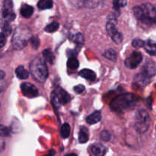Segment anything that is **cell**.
Listing matches in <instances>:
<instances>
[{
	"label": "cell",
	"mask_w": 156,
	"mask_h": 156,
	"mask_svg": "<svg viewBox=\"0 0 156 156\" xmlns=\"http://www.w3.org/2000/svg\"><path fill=\"white\" fill-rule=\"evenodd\" d=\"M133 11L141 25L147 27L153 24H156V5L151 3H144L134 7Z\"/></svg>",
	"instance_id": "obj_1"
},
{
	"label": "cell",
	"mask_w": 156,
	"mask_h": 156,
	"mask_svg": "<svg viewBox=\"0 0 156 156\" xmlns=\"http://www.w3.org/2000/svg\"><path fill=\"white\" fill-rule=\"evenodd\" d=\"M138 99L133 94H123L117 96L111 103V108L117 112L130 111L136 106Z\"/></svg>",
	"instance_id": "obj_2"
},
{
	"label": "cell",
	"mask_w": 156,
	"mask_h": 156,
	"mask_svg": "<svg viewBox=\"0 0 156 156\" xmlns=\"http://www.w3.org/2000/svg\"><path fill=\"white\" fill-rule=\"evenodd\" d=\"M30 73L39 82H43L48 77V69L44 59L36 58L30 64Z\"/></svg>",
	"instance_id": "obj_3"
},
{
	"label": "cell",
	"mask_w": 156,
	"mask_h": 156,
	"mask_svg": "<svg viewBox=\"0 0 156 156\" xmlns=\"http://www.w3.org/2000/svg\"><path fill=\"white\" fill-rule=\"evenodd\" d=\"M150 124V117L147 111L141 109L136 114L134 127L138 133H144L148 130Z\"/></svg>",
	"instance_id": "obj_4"
},
{
	"label": "cell",
	"mask_w": 156,
	"mask_h": 156,
	"mask_svg": "<svg viewBox=\"0 0 156 156\" xmlns=\"http://www.w3.org/2000/svg\"><path fill=\"white\" fill-rule=\"evenodd\" d=\"M30 31L25 27L17 28L12 38V44L14 48L16 50H21L24 48L30 40Z\"/></svg>",
	"instance_id": "obj_5"
},
{
	"label": "cell",
	"mask_w": 156,
	"mask_h": 156,
	"mask_svg": "<svg viewBox=\"0 0 156 156\" xmlns=\"http://www.w3.org/2000/svg\"><path fill=\"white\" fill-rule=\"evenodd\" d=\"M116 23L115 19L114 18H111L107 23L106 25V30L108 34L111 36V39L114 41L115 44H121L123 41V35L120 32L117 30V27H116Z\"/></svg>",
	"instance_id": "obj_6"
},
{
	"label": "cell",
	"mask_w": 156,
	"mask_h": 156,
	"mask_svg": "<svg viewBox=\"0 0 156 156\" xmlns=\"http://www.w3.org/2000/svg\"><path fill=\"white\" fill-rule=\"evenodd\" d=\"M70 99L71 98L69 94L61 88H59L57 91H53L52 93V101L56 105H59V104L65 105L69 101Z\"/></svg>",
	"instance_id": "obj_7"
},
{
	"label": "cell",
	"mask_w": 156,
	"mask_h": 156,
	"mask_svg": "<svg viewBox=\"0 0 156 156\" xmlns=\"http://www.w3.org/2000/svg\"><path fill=\"white\" fill-rule=\"evenodd\" d=\"M142 60H143V56H142L141 53L136 51L133 52L130 56L126 58L124 62V64L126 68L133 69L136 68L141 63Z\"/></svg>",
	"instance_id": "obj_8"
},
{
	"label": "cell",
	"mask_w": 156,
	"mask_h": 156,
	"mask_svg": "<svg viewBox=\"0 0 156 156\" xmlns=\"http://www.w3.org/2000/svg\"><path fill=\"white\" fill-rule=\"evenodd\" d=\"M21 90L22 94L25 97L30 98H35L38 95V90L36 88V86L31 83L29 82H24L21 85Z\"/></svg>",
	"instance_id": "obj_9"
},
{
	"label": "cell",
	"mask_w": 156,
	"mask_h": 156,
	"mask_svg": "<svg viewBox=\"0 0 156 156\" xmlns=\"http://www.w3.org/2000/svg\"><path fill=\"white\" fill-rule=\"evenodd\" d=\"M141 77L142 79H149L151 77L154 76L156 74V66L155 64L153 63H148L143 68V72H142Z\"/></svg>",
	"instance_id": "obj_10"
},
{
	"label": "cell",
	"mask_w": 156,
	"mask_h": 156,
	"mask_svg": "<svg viewBox=\"0 0 156 156\" xmlns=\"http://www.w3.org/2000/svg\"><path fill=\"white\" fill-rule=\"evenodd\" d=\"M12 2H5L4 9H3V18L9 19V21H13L15 18V15L12 12Z\"/></svg>",
	"instance_id": "obj_11"
},
{
	"label": "cell",
	"mask_w": 156,
	"mask_h": 156,
	"mask_svg": "<svg viewBox=\"0 0 156 156\" xmlns=\"http://www.w3.org/2000/svg\"><path fill=\"white\" fill-rule=\"evenodd\" d=\"M91 150L94 156H105L107 152L106 147L101 143H95L93 145Z\"/></svg>",
	"instance_id": "obj_12"
},
{
	"label": "cell",
	"mask_w": 156,
	"mask_h": 156,
	"mask_svg": "<svg viewBox=\"0 0 156 156\" xmlns=\"http://www.w3.org/2000/svg\"><path fill=\"white\" fill-rule=\"evenodd\" d=\"M20 12H21V16L24 17V18H29L32 16V15H33L34 8L27 4H24L22 5V6L21 7Z\"/></svg>",
	"instance_id": "obj_13"
},
{
	"label": "cell",
	"mask_w": 156,
	"mask_h": 156,
	"mask_svg": "<svg viewBox=\"0 0 156 156\" xmlns=\"http://www.w3.org/2000/svg\"><path fill=\"white\" fill-rule=\"evenodd\" d=\"M101 119V114L100 111H94L91 114H90L88 117L86 118V122L90 125L95 124V123H98Z\"/></svg>",
	"instance_id": "obj_14"
},
{
	"label": "cell",
	"mask_w": 156,
	"mask_h": 156,
	"mask_svg": "<svg viewBox=\"0 0 156 156\" xmlns=\"http://www.w3.org/2000/svg\"><path fill=\"white\" fill-rule=\"evenodd\" d=\"M79 76L81 77L84 78V79H87V80L93 81L96 79V74L91 69H84L79 72Z\"/></svg>",
	"instance_id": "obj_15"
},
{
	"label": "cell",
	"mask_w": 156,
	"mask_h": 156,
	"mask_svg": "<svg viewBox=\"0 0 156 156\" xmlns=\"http://www.w3.org/2000/svg\"><path fill=\"white\" fill-rule=\"evenodd\" d=\"M144 49L148 53H149L152 56H156V43L152 42L149 40L145 41Z\"/></svg>",
	"instance_id": "obj_16"
},
{
	"label": "cell",
	"mask_w": 156,
	"mask_h": 156,
	"mask_svg": "<svg viewBox=\"0 0 156 156\" xmlns=\"http://www.w3.org/2000/svg\"><path fill=\"white\" fill-rule=\"evenodd\" d=\"M16 76L20 79H26L29 77V73L27 69H24L23 66H19L15 69Z\"/></svg>",
	"instance_id": "obj_17"
},
{
	"label": "cell",
	"mask_w": 156,
	"mask_h": 156,
	"mask_svg": "<svg viewBox=\"0 0 156 156\" xmlns=\"http://www.w3.org/2000/svg\"><path fill=\"white\" fill-rule=\"evenodd\" d=\"M89 135H88V130L86 127L82 126L80 128L79 133V141L80 143H85L88 142Z\"/></svg>",
	"instance_id": "obj_18"
},
{
	"label": "cell",
	"mask_w": 156,
	"mask_h": 156,
	"mask_svg": "<svg viewBox=\"0 0 156 156\" xmlns=\"http://www.w3.org/2000/svg\"><path fill=\"white\" fill-rule=\"evenodd\" d=\"M103 56H105L106 59H109V60L112 61V62H116L117 59V53L113 49H108L105 51L103 53Z\"/></svg>",
	"instance_id": "obj_19"
},
{
	"label": "cell",
	"mask_w": 156,
	"mask_h": 156,
	"mask_svg": "<svg viewBox=\"0 0 156 156\" xmlns=\"http://www.w3.org/2000/svg\"><path fill=\"white\" fill-rule=\"evenodd\" d=\"M43 56L45 59V60L47 62H48L49 63L53 64L54 62V55H53V52L51 51V50L50 49H45V50L43 51Z\"/></svg>",
	"instance_id": "obj_20"
},
{
	"label": "cell",
	"mask_w": 156,
	"mask_h": 156,
	"mask_svg": "<svg viewBox=\"0 0 156 156\" xmlns=\"http://www.w3.org/2000/svg\"><path fill=\"white\" fill-rule=\"evenodd\" d=\"M70 132H71V128L68 123H65L62 125L60 129L61 136L64 139H66L69 136Z\"/></svg>",
	"instance_id": "obj_21"
},
{
	"label": "cell",
	"mask_w": 156,
	"mask_h": 156,
	"mask_svg": "<svg viewBox=\"0 0 156 156\" xmlns=\"http://www.w3.org/2000/svg\"><path fill=\"white\" fill-rule=\"evenodd\" d=\"M53 2L50 0H41V1L38 2L37 6L40 9H51L53 7Z\"/></svg>",
	"instance_id": "obj_22"
},
{
	"label": "cell",
	"mask_w": 156,
	"mask_h": 156,
	"mask_svg": "<svg viewBox=\"0 0 156 156\" xmlns=\"http://www.w3.org/2000/svg\"><path fill=\"white\" fill-rule=\"evenodd\" d=\"M79 62L76 57L72 56V57L69 58L68 61H67V66H68V68L69 69H72V70L76 69L79 67Z\"/></svg>",
	"instance_id": "obj_23"
},
{
	"label": "cell",
	"mask_w": 156,
	"mask_h": 156,
	"mask_svg": "<svg viewBox=\"0 0 156 156\" xmlns=\"http://www.w3.org/2000/svg\"><path fill=\"white\" fill-rule=\"evenodd\" d=\"M59 24L58 22H52L50 24L46 26L45 30L49 33H53V32L56 31L59 29Z\"/></svg>",
	"instance_id": "obj_24"
},
{
	"label": "cell",
	"mask_w": 156,
	"mask_h": 156,
	"mask_svg": "<svg viewBox=\"0 0 156 156\" xmlns=\"http://www.w3.org/2000/svg\"><path fill=\"white\" fill-rule=\"evenodd\" d=\"M73 42H75L77 44H83L84 43V37L83 35L81 33H78L76 34L73 35V37H72Z\"/></svg>",
	"instance_id": "obj_25"
},
{
	"label": "cell",
	"mask_w": 156,
	"mask_h": 156,
	"mask_svg": "<svg viewBox=\"0 0 156 156\" xmlns=\"http://www.w3.org/2000/svg\"><path fill=\"white\" fill-rule=\"evenodd\" d=\"M10 129L7 126L0 125V137H7L10 136Z\"/></svg>",
	"instance_id": "obj_26"
},
{
	"label": "cell",
	"mask_w": 156,
	"mask_h": 156,
	"mask_svg": "<svg viewBox=\"0 0 156 156\" xmlns=\"http://www.w3.org/2000/svg\"><path fill=\"white\" fill-rule=\"evenodd\" d=\"M100 139L101 140H103V141H105V142L110 141L111 139V134L108 131L103 130L100 133Z\"/></svg>",
	"instance_id": "obj_27"
},
{
	"label": "cell",
	"mask_w": 156,
	"mask_h": 156,
	"mask_svg": "<svg viewBox=\"0 0 156 156\" xmlns=\"http://www.w3.org/2000/svg\"><path fill=\"white\" fill-rule=\"evenodd\" d=\"M132 45L133 46L136 48H140V47H144L145 45V41H143V40L139 39V38H136L133 41Z\"/></svg>",
	"instance_id": "obj_28"
},
{
	"label": "cell",
	"mask_w": 156,
	"mask_h": 156,
	"mask_svg": "<svg viewBox=\"0 0 156 156\" xmlns=\"http://www.w3.org/2000/svg\"><path fill=\"white\" fill-rule=\"evenodd\" d=\"M113 4H114V9H118L126 6V5L127 4V2L124 1V0H117V1L113 2Z\"/></svg>",
	"instance_id": "obj_29"
},
{
	"label": "cell",
	"mask_w": 156,
	"mask_h": 156,
	"mask_svg": "<svg viewBox=\"0 0 156 156\" xmlns=\"http://www.w3.org/2000/svg\"><path fill=\"white\" fill-rule=\"evenodd\" d=\"M30 44H31L32 47L34 48L35 50H37L40 45V41L39 39H38L37 37H32L30 38Z\"/></svg>",
	"instance_id": "obj_30"
},
{
	"label": "cell",
	"mask_w": 156,
	"mask_h": 156,
	"mask_svg": "<svg viewBox=\"0 0 156 156\" xmlns=\"http://www.w3.org/2000/svg\"><path fill=\"white\" fill-rule=\"evenodd\" d=\"M3 32H4L5 35H9L10 34V33L12 32V27L10 26V24H8V23H5L3 27Z\"/></svg>",
	"instance_id": "obj_31"
},
{
	"label": "cell",
	"mask_w": 156,
	"mask_h": 156,
	"mask_svg": "<svg viewBox=\"0 0 156 156\" xmlns=\"http://www.w3.org/2000/svg\"><path fill=\"white\" fill-rule=\"evenodd\" d=\"M73 89H74V91H76V93H77V94H82V93L85 91V88L84 85H76V86H75Z\"/></svg>",
	"instance_id": "obj_32"
},
{
	"label": "cell",
	"mask_w": 156,
	"mask_h": 156,
	"mask_svg": "<svg viewBox=\"0 0 156 156\" xmlns=\"http://www.w3.org/2000/svg\"><path fill=\"white\" fill-rule=\"evenodd\" d=\"M6 43V37L4 34H0V48L4 47Z\"/></svg>",
	"instance_id": "obj_33"
},
{
	"label": "cell",
	"mask_w": 156,
	"mask_h": 156,
	"mask_svg": "<svg viewBox=\"0 0 156 156\" xmlns=\"http://www.w3.org/2000/svg\"><path fill=\"white\" fill-rule=\"evenodd\" d=\"M4 86V82H3V79L0 78V91H2V89L3 88Z\"/></svg>",
	"instance_id": "obj_34"
},
{
	"label": "cell",
	"mask_w": 156,
	"mask_h": 156,
	"mask_svg": "<svg viewBox=\"0 0 156 156\" xmlns=\"http://www.w3.org/2000/svg\"><path fill=\"white\" fill-rule=\"evenodd\" d=\"M66 156H77V155L75 153H70V154H68Z\"/></svg>",
	"instance_id": "obj_35"
}]
</instances>
